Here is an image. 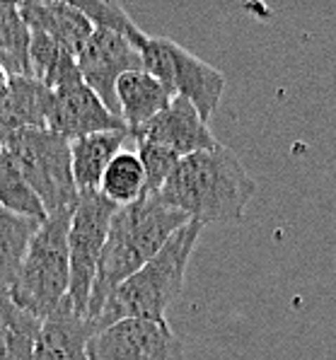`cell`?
I'll return each instance as SVG.
<instances>
[{
    "instance_id": "obj_19",
    "label": "cell",
    "mask_w": 336,
    "mask_h": 360,
    "mask_svg": "<svg viewBox=\"0 0 336 360\" xmlns=\"http://www.w3.org/2000/svg\"><path fill=\"white\" fill-rule=\"evenodd\" d=\"M99 193L114 203L117 208L131 206L146 193V172L136 150H121L109 162L99 184Z\"/></svg>"
},
{
    "instance_id": "obj_20",
    "label": "cell",
    "mask_w": 336,
    "mask_h": 360,
    "mask_svg": "<svg viewBox=\"0 0 336 360\" xmlns=\"http://www.w3.org/2000/svg\"><path fill=\"white\" fill-rule=\"evenodd\" d=\"M0 63L10 75H30V30L15 3H0Z\"/></svg>"
},
{
    "instance_id": "obj_15",
    "label": "cell",
    "mask_w": 336,
    "mask_h": 360,
    "mask_svg": "<svg viewBox=\"0 0 336 360\" xmlns=\"http://www.w3.org/2000/svg\"><path fill=\"white\" fill-rule=\"evenodd\" d=\"M117 99L121 109V121L129 131L141 129L160 112L169 107L174 99L172 92L146 70H131L124 73L117 82Z\"/></svg>"
},
{
    "instance_id": "obj_13",
    "label": "cell",
    "mask_w": 336,
    "mask_h": 360,
    "mask_svg": "<svg viewBox=\"0 0 336 360\" xmlns=\"http://www.w3.org/2000/svg\"><path fill=\"white\" fill-rule=\"evenodd\" d=\"M92 334L95 324L75 312L65 297L46 319H41L34 360H87V341Z\"/></svg>"
},
{
    "instance_id": "obj_11",
    "label": "cell",
    "mask_w": 336,
    "mask_h": 360,
    "mask_svg": "<svg viewBox=\"0 0 336 360\" xmlns=\"http://www.w3.org/2000/svg\"><path fill=\"white\" fill-rule=\"evenodd\" d=\"M129 136L134 141L157 143V146L167 148L179 158L218 146L208 124L201 119L194 104L184 97H174L164 112H160L155 119L143 124L141 129L129 131Z\"/></svg>"
},
{
    "instance_id": "obj_14",
    "label": "cell",
    "mask_w": 336,
    "mask_h": 360,
    "mask_svg": "<svg viewBox=\"0 0 336 360\" xmlns=\"http://www.w3.org/2000/svg\"><path fill=\"white\" fill-rule=\"evenodd\" d=\"M53 92L30 75H13L0 102V136L22 129H46Z\"/></svg>"
},
{
    "instance_id": "obj_6",
    "label": "cell",
    "mask_w": 336,
    "mask_h": 360,
    "mask_svg": "<svg viewBox=\"0 0 336 360\" xmlns=\"http://www.w3.org/2000/svg\"><path fill=\"white\" fill-rule=\"evenodd\" d=\"M141 58L146 73L157 77L174 97L189 99L208 124L225 92V75L218 68L167 37H148Z\"/></svg>"
},
{
    "instance_id": "obj_23",
    "label": "cell",
    "mask_w": 336,
    "mask_h": 360,
    "mask_svg": "<svg viewBox=\"0 0 336 360\" xmlns=\"http://www.w3.org/2000/svg\"><path fill=\"white\" fill-rule=\"evenodd\" d=\"M136 155H138L143 172H146V193H160L181 160L179 155H174L167 148L148 141H136Z\"/></svg>"
},
{
    "instance_id": "obj_17",
    "label": "cell",
    "mask_w": 336,
    "mask_h": 360,
    "mask_svg": "<svg viewBox=\"0 0 336 360\" xmlns=\"http://www.w3.org/2000/svg\"><path fill=\"white\" fill-rule=\"evenodd\" d=\"M41 319L18 307L0 290V360H34Z\"/></svg>"
},
{
    "instance_id": "obj_1",
    "label": "cell",
    "mask_w": 336,
    "mask_h": 360,
    "mask_svg": "<svg viewBox=\"0 0 336 360\" xmlns=\"http://www.w3.org/2000/svg\"><path fill=\"white\" fill-rule=\"evenodd\" d=\"M257 193V181L230 148L218 146L186 155L160 189L167 206L201 225L235 223Z\"/></svg>"
},
{
    "instance_id": "obj_4",
    "label": "cell",
    "mask_w": 336,
    "mask_h": 360,
    "mask_svg": "<svg viewBox=\"0 0 336 360\" xmlns=\"http://www.w3.org/2000/svg\"><path fill=\"white\" fill-rule=\"evenodd\" d=\"M73 208L46 215L27 247L13 283L5 290L10 300L37 319H46L68 297V225Z\"/></svg>"
},
{
    "instance_id": "obj_16",
    "label": "cell",
    "mask_w": 336,
    "mask_h": 360,
    "mask_svg": "<svg viewBox=\"0 0 336 360\" xmlns=\"http://www.w3.org/2000/svg\"><path fill=\"white\" fill-rule=\"evenodd\" d=\"M129 138V129H121L92 133V136L70 143V167H73V179L78 191H99L109 162L124 150V143Z\"/></svg>"
},
{
    "instance_id": "obj_25",
    "label": "cell",
    "mask_w": 336,
    "mask_h": 360,
    "mask_svg": "<svg viewBox=\"0 0 336 360\" xmlns=\"http://www.w3.org/2000/svg\"><path fill=\"white\" fill-rule=\"evenodd\" d=\"M0 153H3V143H0Z\"/></svg>"
},
{
    "instance_id": "obj_3",
    "label": "cell",
    "mask_w": 336,
    "mask_h": 360,
    "mask_svg": "<svg viewBox=\"0 0 336 360\" xmlns=\"http://www.w3.org/2000/svg\"><path fill=\"white\" fill-rule=\"evenodd\" d=\"M201 230V223L189 220L184 228L174 232L167 240V245L160 249L150 262L136 271L131 278H126L107 297L97 317L90 319L95 324V331L109 324H117L121 319L164 322L167 307L184 290L186 266H189L191 252H194Z\"/></svg>"
},
{
    "instance_id": "obj_21",
    "label": "cell",
    "mask_w": 336,
    "mask_h": 360,
    "mask_svg": "<svg viewBox=\"0 0 336 360\" xmlns=\"http://www.w3.org/2000/svg\"><path fill=\"white\" fill-rule=\"evenodd\" d=\"M0 206L8 208L10 213L39 220V223L46 220V210H44L41 201L30 189L25 176L20 174V169L15 167V162L5 150L0 153Z\"/></svg>"
},
{
    "instance_id": "obj_5",
    "label": "cell",
    "mask_w": 336,
    "mask_h": 360,
    "mask_svg": "<svg viewBox=\"0 0 336 360\" xmlns=\"http://www.w3.org/2000/svg\"><path fill=\"white\" fill-rule=\"evenodd\" d=\"M0 143L46 215L70 210L78 203L80 191L73 179L68 141L49 129H22L0 136Z\"/></svg>"
},
{
    "instance_id": "obj_10",
    "label": "cell",
    "mask_w": 336,
    "mask_h": 360,
    "mask_svg": "<svg viewBox=\"0 0 336 360\" xmlns=\"http://www.w3.org/2000/svg\"><path fill=\"white\" fill-rule=\"evenodd\" d=\"M51 92L53 99L46 116V129L60 136L63 141L73 143L78 138L92 136V133L126 129L124 121L109 112L102 104V99L82 80H73Z\"/></svg>"
},
{
    "instance_id": "obj_8",
    "label": "cell",
    "mask_w": 336,
    "mask_h": 360,
    "mask_svg": "<svg viewBox=\"0 0 336 360\" xmlns=\"http://www.w3.org/2000/svg\"><path fill=\"white\" fill-rule=\"evenodd\" d=\"M87 360H184V346L167 322L121 319L92 334Z\"/></svg>"
},
{
    "instance_id": "obj_2",
    "label": "cell",
    "mask_w": 336,
    "mask_h": 360,
    "mask_svg": "<svg viewBox=\"0 0 336 360\" xmlns=\"http://www.w3.org/2000/svg\"><path fill=\"white\" fill-rule=\"evenodd\" d=\"M186 223L189 218L181 210L167 206L160 193H143L131 206L117 208L97 264V276L87 302V319L97 317L107 297L150 262Z\"/></svg>"
},
{
    "instance_id": "obj_22",
    "label": "cell",
    "mask_w": 336,
    "mask_h": 360,
    "mask_svg": "<svg viewBox=\"0 0 336 360\" xmlns=\"http://www.w3.org/2000/svg\"><path fill=\"white\" fill-rule=\"evenodd\" d=\"M68 3L73 8H78L95 30H107L114 32V34H121L124 39H129L138 51L148 44V37L134 25V20L129 18V13H126L121 3H114V0H68Z\"/></svg>"
},
{
    "instance_id": "obj_12",
    "label": "cell",
    "mask_w": 336,
    "mask_h": 360,
    "mask_svg": "<svg viewBox=\"0 0 336 360\" xmlns=\"http://www.w3.org/2000/svg\"><path fill=\"white\" fill-rule=\"evenodd\" d=\"M18 8L27 30L49 37L75 58L95 32V27L80 10L63 0H27L18 3Z\"/></svg>"
},
{
    "instance_id": "obj_9",
    "label": "cell",
    "mask_w": 336,
    "mask_h": 360,
    "mask_svg": "<svg viewBox=\"0 0 336 360\" xmlns=\"http://www.w3.org/2000/svg\"><path fill=\"white\" fill-rule=\"evenodd\" d=\"M78 73L80 80L102 99V104L117 119H121L117 82L124 73L143 70L141 51L121 34L107 30H95L87 44L78 53Z\"/></svg>"
},
{
    "instance_id": "obj_18",
    "label": "cell",
    "mask_w": 336,
    "mask_h": 360,
    "mask_svg": "<svg viewBox=\"0 0 336 360\" xmlns=\"http://www.w3.org/2000/svg\"><path fill=\"white\" fill-rule=\"evenodd\" d=\"M39 220L10 213L0 206V290H8L18 274L32 237L39 230Z\"/></svg>"
},
{
    "instance_id": "obj_7",
    "label": "cell",
    "mask_w": 336,
    "mask_h": 360,
    "mask_svg": "<svg viewBox=\"0 0 336 360\" xmlns=\"http://www.w3.org/2000/svg\"><path fill=\"white\" fill-rule=\"evenodd\" d=\"M114 213H117V206L109 198H104L99 191H80L73 215H70L68 300L75 312L82 314V317H87V302H90L92 283H95L97 276V264L99 257H102Z\"/></svg>"
},
{
    "instance_id": "obj_24",
    "label": "cell",
    "mask_w": 336,
    "mask_h": 360,
    "mask_svg": "<svg viewBox=\"0 0 336 360\" xmlns=\"http://www.w3.org/2000/svg\"><path fill=\"white\" fill-rule=\"evenodd\" d=\"M10 80H13V75H10V70L5 68L3 63H0V102H3V97H5V95H8Z\"/></svg>"
}]
</instances>
